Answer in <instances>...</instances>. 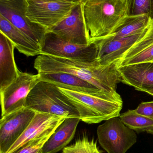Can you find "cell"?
<instances>
[{"instance_id": "6da1fadb", "label": "cell", "mask_w": 153, "mask_h": 153, "mask_svg": "<svg viewBox=\"0 0 153 153\" xmlns=\"http://www.w3.org/2000/svg\"><path fill=\"white\" fill-rule=\"evenodd\" d=\"M34 67L38 74L66 73L75 75L110 93H118L117 84L122 81L116 64L102 65L97 59L84 62L41 54L35 59Z\"/></svg>"}, {"instance_id": "7a4b0ae2", "label": "cell", "mask_w": 153, "mask_h": 153, "mask_svg": "<svg viewBox=\"0 0 153 153\" xmlns=\"http://www.w3.org/2000/svg\"><path fill=\"white\" fill-rule=\"evenodd\" d=\"M83 4L90 43L114 32L128 16L126 0H88Z\"/></svg>"}, {"instance_id": "3957f363", "label": "cell", "mask_w": 153, "mask_h": 153, "mask_svg": "<svg viewBox=\"0 0 153 153\" xmlns=\"http://www.w3.org/2000/svg\"><path fill=\"white\" fill-rule=\"evenodd\" d=\"M58 88L76 108L81 120L87 124H98L120 116L123 101L118 93L93 94Z\"/></svg>"}, {"instance_id": "277c9868", "label": "cell", "mask_w": 153, "mask_h": 153, "mask_svg": "<svg viewBox=\"0 0 153 153\" xmlns=\"http://www.w3.org/2000/svg\"><path fill=\"white\" fill-rule=\"evenodd\" d=\"M25 108L39 113L80 119L76 108L58 87L45 81L39 82L31 91Z\"/></svg>"}, {"instance_id": "5b68a950", "label": "cell", "mask_w": 153, "mask_h": 153, "mask_svg": "<svg viewBox=\"0 0 153 153\" xmlns=\"http://www.w3.org/2000/svg\"><path fill=\"white\" fill-rule=\"evenodd\" d=\"M26 16L48 31L69 16L79 1L26 0Z\"/></svg>"}, {"instance_id": "8992f818", "label": "cell", "mask_w": 153, "mask_h": 153, "mask_svg": "<svg viewBox=\"0 0 153 153\" xmlns=\"http://www.w3.org/2000/svg\"><path fill=\"white\" fill-rule=\"evenodd\" d=\"M97 134L100 145L107 153H126L137 141L135 132L119 117L111 118L99 126Z\"/></svg>"}, {"instance_id": "52a82bcc", "label": "cell", "mask_w": 153, "mask_h": 153, "mask_svg": "<svg viewBox=\"0 0 153 153\" xmlns=\"http://www.w3.org/2000/svg\"><path fill=\"white\" fill-rule=\"evenodd\" d=\"M41 54L92 62L97 59L98 51L94 43L89 45H76L63 39L53 32L48 31L41 48Z\"/></svg>"}, {"instance_id": "ba28073f", "label": "cell", "mask_w": 153, "mask_h": 153, "mask_svg": "<svg viewBox=\"0 0 153 153\" xmlns=\"http://www.w3.org/2000/svg\"><path fill=\"white\" fill-rule=\"evenodd\" d=\"M26 0H0V14L42 48L48 30L26 16Z\"/></svg>"}, {"instance_id": "9c48e42d", "label": "cell", "mask_w": 153, "mask_h": 153, "mask_svg": "<svg viewBox=\"0 0 153 153\" xmlns=\"http://www.w3.org/2000/svg\"><path fill=\"white\" fill-rule=\"evenodd\" d=\"M39 75L19 71V75L10 85L0 91L1 117L25 108L29 94L40 82Z\"/></svg>"}, {"instance_id": "30bf717a", "label": "cell", "mask_w": 153, "mask_h": 153, "mask_svg": "<svg viewBox=\"0 0 153 153\" xmlns=\"http://www.w3.org/2000/svg\"><path fill=\"white\" fill-rule=\"evenodd\" d=\"M37 112L24 108L1 117L0 153H6L19 138Z\"/></svg>"}, {"instance_id": "8fae6325", "label": "cell", "mask_w": 153, "mask_h": 153, "mask_svg": "<svg viewBox=\"0 0 153 153\" xmlns=\"http://www.w3.org/2000/svg\"><path fill=\"white\" fill-rule=\"evenodd\" d=\"M61 38L79 45L90 44L83 15V4L79 3L69 16L49 30Z\"/></svg>"}, {"instance_id": "7c38bea8", "label": "cell", "mask_w": 153, "mask_h": 153, "mask_svg": "<svg viewBox=\"0 0 153 153\" xmlns=\"http://www.w3.org/2000/svg\"><path fill=\"white\" fill-rule=\"evenodd\" d=\"M148 29L142 33L126 37L113 39L104 38L93 42L97 46V60L102 65L116 63L126 51L145 35Z\"/></svg>"}, {"instance_id": "4fadbf2b", "label": "cell", "mask_w": 153, "mask_h": 153, "mask_svg": "<svg viewBox=\"0 0 153 153\" xmlns=\"http://www.w3.org/2000/svg\"><path fill=\"white\" fill-rule=\"evenodd\" d=\"M66 118L62 116L37 112L26 130L6 153H13L49 129L57 128Z\"/></svg>"}, {"instance_id": "5bb4252c", "label": "cell", "mask_w": 153, "mask_h": 153, "mask_svg": "<svg viewBox=\"0 0 153 153\" xmlns=\"http://www.w3.org/2000/svg\"><path fill=\"white\" fill-rule=\"evenodd\" d=\"M122 83L141 89L153 87V62L140 63L118 68Z\"/></svg>"}, {"instance_id": "9a60e30c", "label": "cell", "mask_w": 153, "mask_h": 153, "mask_svg": "<svg viewBox=\"0 0 153 153\" xmlns=\"http://www.w3.org/2000/svg\"><path fill=\"white\" fill-rule=\"evenodd\" d=\"M14 45L0 32V91L10 85L18 77L19 69L15 63Z\"/></svg>"}, {"instance_id": "2e32d148", "label": "cell", "mask_w": 153, "mask_h": 153, "mask_svg": "<svg viewBox=\"0 0 153 153\" xmlns=\"http://www.w3.org/2000/svg\"><path fill=\"white\" fill-rule=\"evenodd\" d=\"M39 75L40 81L48 82L57 87L71 91L93 94L110 93L101 91L87 81L69 74H40Z\"/></svg>"}, {"instance_id": "e0dca14e", "label": "cell", "mask_w": 153, "mask_h": 153, "mask_svg": "<svg viewBox=\"0 0 153 153\" xmlns=\"http://www.w3.org/2000/svg\"><path fill=\"white\" fill-rule=\"evenodd\" d=\"M81 119L67 118L55 130L42 148V153H56L67 146L71 142Z\"/></svg>"}, {"instance_id": "ac0fdd59", "label": "cell", "mask_w": 153, "mask_h": 153, "mask_svg": "<svg viewBox=\"0 0 153 153\" xmlns=\"http://www.w3.org/2000/svg\"><path fill=\"white\" fill-rule=\"evenodd\" d=\"M0 32L12 42L15 48L27 56L41 54V48L24 33L0 14Z\"/></svg>"}, {"instance_id": "d6986e66", "label": "cell", "mask_w": 153, "mask_h": 153, "mask_svg": "<svg viewBox=\"0 0 153 153\" xmlns=\"http://www.w3.org/2000/svg\"><path fill=\"white\" fill-rule=\"evenodd\" d=\"M152 21L148 15L128 16L114 32L102 38H121L139 34L146 30Z\"/></svg>"}, {"instance_id": "ffe728a7", "label": "cell", "mask_w": 153, "mask_h": 153, "mask_svg": "<svg viewBox=\"0 0 153 153\" xmlns=\"http://www.w3.org/2000/svg\"><path fill=\"white\" fill-rule=\"evenodd\" d=\"M119 117L126 126L135 132L153 134V119L138 114L134 110H128Z\"/></svg>"}, {"instance_id": "44dd1931", "label": "cell", "mask_w": 153, "mask_h": 153, "mask_svg": "<svg viewBox=\"0 0 153 153\" xmlns=\"http://www.w3.org/2000/svg\"><path fill=\"white\" fill-rule=\"evenodd\" d=\"M63 153H103L100 150L97 141L90 139L86 136L77 139L74 143L66 146Z\"/></svg>"}, {"instance_id": "7402d4cb", "label": "cell", "mask_w": 153, "mask_h": 153, "mask_svg": "<svg viewBox=\"0 0 153 153\" xmlns=\"http://www.w3.org/2000/svg\"><path fill=\"white\" fill-rule=\"evenodd\" d=\"M153 44V21L148 28L145 35L136 43L121 56L116 63H118L129 59L143 51L146 48Z\"/></svg>"}, {"instance_id": "603a6c76", "label": "cell", "mask_w": 153, "mask_h": 153, "mask_svg": "<svg viewBox=\"0 0 153 153\" xmlns=\"http://www.w3.org/2000/svg\"><path fill=\"white\" fill-rule=\"evenodd\" d=\"M128 16L148 15L153 21V0H126Z\"/></svg>"}, {"instance_id": "cb8c5ba5", "label": "cell", "mask_w": 153, "mask_h": 153, "mask_svg": "<svg viewBox=\"0 0 153 153\" xmlns=\"http://www.w3.org/2000/svg\"><path fill=\"white\" fill-rule=\"evenodd\" d=\"M56 128L49 129L40 136L26 143L12 153H42L43 146Z\"/></svg>"}, {"instance_id": "d4e9b609", "label": "cell", "mask_w": 153, "mask_h": 153, "mask_svg": "<svg viewBox=\"0 0 153 153\" xmlns=\"http://www.w3.org/2000/svg\"><path fill=\"white\" fill-rule=\"evenodd\" d=\"M153 62V44L143 51L127 60L116 63L118 68L125 65Z\"/></svg>"}, {"instance_id": "484cf974", "label": "cell", "mask_w": 153, "mask_h": 153, "mask_svg": "<svg viewBox=\"0 0 153 153\" xmlns=\"http://www.w3.org/2000/svg\"><path fill=\"white\" fill-rule=\"evenodd\" d=\"M134 110L138 114L153 119V101L142 102Z\"/></svg>"}, {"instance_id": "4316f807", "label": "cell", "mask_w": 153, "mask_h": 153, "mask_svg": "<svg viewBox=\"0 0 153 153\" xmlns=\"http://www.w3.org/2000/svg\"><path fill=\"white\" fill-rule=\"evenodd\" d=\"M140 91L145 92L149 94L150 95L153 96V87L152 88H145V89H141L138 90Z\"/></svg>"}, {"instance_id": "83f0119b", "label": "cell", "mask_w": 153, "mask_h": 153, "mask_svg": "<svg viewBox=\"0 0 153 153\" xmlns=\"http://www.w3.org/2000/svg\"><path fill=\"white\" fill-rule=\"evenodd\" d=\"M49 1H79V0H49Z\"/></svg>"}, {"instance_id": "f1b7e54d", "label": "cell", "mask_w": 153, "mask_h": 153, "mask_svg": "<svg viewBox=\"0 0 153 153\" xmlns=\"http://www.w3.org/2000/svg\"><path fill=\"white\" fill-rule=\"evenodd\" d=\"M79 1H80V2L81 3L84 4L88 0H79Z\"/></svg>"}, {"instance_id": "f546056e", "label": "cell", "mask_w": 153, "mask_h": 153, "mask_svg": "<svg viewBox=\"0 0 153 153\" xmlns=\"http://www.w3.org/2000/svg\"></svg>"}]
</instances>
